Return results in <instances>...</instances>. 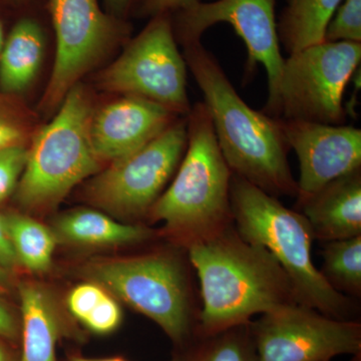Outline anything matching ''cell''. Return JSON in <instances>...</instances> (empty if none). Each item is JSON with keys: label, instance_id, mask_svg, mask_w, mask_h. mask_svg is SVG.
<instances>
[{"label": "cell", "instance_id": "1", "mask_svg": "<svg viewBox=\"0 0 361 361\" xmlns=\"http://www.w3.org/2000/svg\"><path fill=\"white\" fill-rule=\"evenodd\" d=\"M186 250L200 282L201 331L248 324L254 315L297 303L290 279L274 256L244 239L234 224Z\"/></svg>", "mask_w": 361, "mask_h": 361}, {"label": "cell", "instance_id": "2", "mask_svg": "<svg viewBox=\"0 0 361 361\" xmlns=\"http://www.w3.org/2000/svg\"><path fill=\"white\" fill-rule=\"evenodd\" d=\"M183 47V56L203 92L218 145L233 174L275 198L297 197L281 118L251 109L201 42Z\"/></svg>", "mask_w": 361, "mask_h": 361}, {"label": "cell", "instance_id": "3", "mask_svg": "<svg viewBox=\"0 0 361 361\" xmlns=\"http://www.w3.org/2000/svg\"><path fill=\"white\" fill-rule=\"evenodd\" d=\"M230 201L237 231L274 256L290 279L297 303L336 319L356 320L355 301L332 288L313 263L314 235L302 213L235 174Z\"/></svg>", "mask_w": 361, "mask_h": 361}, {"label": "cell", "instance_id": "4", "mask_svg": "<svg viewBox=\"0 0 361 361\" xmlns=\"http://www.w3.org/2000/svg\"><path fill=\"white\" fill-rule=\"evenodd\" d=\"M187 148L171 186L148 215L163 221L184 248L234 224L230 201L232 171L218 145L204 103L188 114Z\"/></svg>", "mask_w": 361, "mask_h": 361}, {"label": "cell", "instance_id": "5", "mask_svg": "<svg viewBox=\"0 0 361 361\" xmlns=\"http://www.w3.org/2000/svg\"><path fill=\"white\" fill-rule=\"evenodd\" d=\"M92 99L80 84L66 94L51 123L33 135L16 200L27 210L58 205L78 184L97 174L102 163L92 149Z\"/></svg>", "mask_w": 361, "mask_h": 361}, {"label": "cell", "instance_id": "6", "mask_svg": "<svg viewBox=\"0 0 361 361\" xmlns=\"http://www.w3.org/2000/svg\"><path fill=\"white\" fill-rule=\"evenodd\" d=\"M82 274L156 322L177 346L198 327L189 275L175 254L94 259L82 266Z\"/></svg>", "mask_w": 361, "mask_h": 361}, {"label": "cell", "instance_id": "7", "mask_svg": "<svg viewBox=\"0 0 361 361\" xmlns=\"http://www.w3.org/2000/svg\"><path fill=\"white\" fill-rule=\"evenodd\" d=\"M56 59L42 102V111L56 110L87 71L128 39L127 20L106 13L97 0H47Z\"/></svg>", "mask_w": 361, "mask_h": 361}, {"label": "cell", "instance_id": "8", "mask_svg": "<svg viewBox=\"0 0 361 361\" xmlns=\"http://www.w3.org/2000/svg\"><path fill=\"white\" fill-rule=\"evenodd\" d=\"M97 82L108 92L142 97L175 115L188 116L192 108L187 63L178 49L171 16L151 18L120 58L101 73Z\"/></svg>", "mask_w": 361, "mask_h": 361}, {"label": "cell", "instance_id": "9", "mask_svg": "<svg viewBox=\"0 0 361 361\" xmlns=\"http://www.w3.org/2000/svg\"><path fill=\"white\" fill-rule=\"evenodd\" d=\"M361 59V42H322L285 59L280 82L282 120L341 126L342 99Z\"/></svg>", "mask_w": 361, "mask_h": 361}, {"label": "cell", "instance_id": "10", "mask_svg": "<svg viewBox=\"0 0 361 361\" xmlns=\"http://www.w3.org/2000/svg\"><path fill=\"white\" fill-rule=\"evenodd\" d=\"M187 142V121H175L146 146L113 161L90 180L87 199L118 217L147 215L179 167Z\"/></svg>", "mask_w": 361, "mask_h": 361}, {"label": "cell", "instance_id": "11", "mask_svg": "<svg viewBox=\"0 0 361 361\" xmlns=\"http://www.w3.org/2000/svg\"><path fill=\"white\" fill-rule=\"evenodd\" d=\"M258 361H331L360 355L361 324L294 303L250 322Z\"/></svg>", "mask_w": 361, "mask_h": 361}, {"label": "cell", "instance_id": "12", "mask_svg": "<svg viewBox=\"0 0 361 361\" xmlns=\"http://www.w3.org/2000/svg\"><path fill=\"white\" fill-rule=\"evenodd\" d=\"M172 18L176 40L182 45L201 42L210 26L227 23L245 42L248 66H264L268 78L266 114L278 118L280 114V82L284 61L282 58L275 18V0H218L198 2Z\"/></svg>", "mask_w": 361, "mask_h": 361}, {"label": "cell", "instance_id": "13", "mask_svg": "<svg viewBox=\"0 0 361 361\" xmlns=\"http://www.w3.org/2000/svg\"><path fill=\"white\" fill-rule=\"evenodd\" d=\"M289 148L299 161L297 201L361 169V130L346 126L282 120Z\"/></svg>", "mask_w": 361, "mask_h": 361}, {"label": "cell", "instance_id": "14", "mask_svg": "<svg viewBox=\"0 0 361 361\" xmlns=\"http://www.w3.org/2000/svg\"><path fill=\"white\" fill-rule=\"evenodd\" d=\"M165 106L134 96H123L94 111L90 125L92 149L101 163L120 160L146 146L175 122Z\"/></svg>", "mask_w": 361, "mask_h": 361}, {"label": "cell", "instance_id": "15", "mask_svg": "<svg viewBox=\"0 0 361 361\" xmlns=\"http://www.w3.org/2000/svg\"><path fill=\"white\" fill-rule=\"evenodd\" d=\"M28 0L18 7V18L7 33L0 52V90L4 94L25 92L39 75L47 42L44 16L47 6Z\"/></svg>", "mask_w": 361, "mask_h": 361}, {"label": "cell", "instance_id": "16", "mask_svg": "<svg viewBox=\"0 0 361 361\" xmlns=\"http://www.w3.org/2000/svg\"><path fill=\"white\" fill-rule=\"evenodd\" d=\"M314 238L329 242L361 235V169L341 176L297 201Z\"/></svg>", "mask_w": 361, "mask_h": 361}, {"label": "cell", "instance_id": "17", "mask_svg": "<svg viewBox=\"0 0 361 361\" xmlns=\"http://www.w3.org/2000/svg\"><path fill=\"white\" fill-rule=\"evenodd\" d=\"M20 299V361H58L56 348L65 326L49 292L33 282L18 286Z\"/></svg>", "mask_w": 361, "mask_h": 361}, {"label": "cell", "instance_id": "18", "mask_svg": "<svg viewBox=\"0 0 361 361\" xmlns=\"http://www.w3.org/2000/svg\"><path fill=\"white\" fill-rule=\"evenodd\" d=\"M58 242L82 247H114L142 243L153 231L142 225L122 224L94 210L65 213L52 228Z\"/></svg>", "mask_w": 361, "mask_h": 361}, {"label": "cell", "instance_id": "19", "mask_svg": "<svg viewBox=\"0 0 361 361\" xmlns=\"http://www.w3.org/2000/svg\"><path fill=\"white\" fill-rule=\"evenodd\" d=\"M342 0H298L289 4L277 25L278 37L294 54L324 42L325 30Z\"/></svg>", "mask_w": 361, "mask_h": 361}, {"label": "cell", "instance_id": "20", "mask_svg": "<svg viewBox=\"0 0 361 361\" xmlns=\"http://www.w3.org/2000/svg\"><path fill=\"white\" fill-rule=\"evenodd\" d=\"M178 346L180 353L172 361H258L250 323L210 334L197 327Z\"/></svg>", "mask_w": 361, "mask_h": 361}, {"label": "cell", "instance_id": "21", "mask_svg": "<svg viewBox=\"0 0 361 361\" xmlns=\"http://www.w3.org/2000/svg\"><path fill=\"white\" fill-rule=\"evenodd\" d=\"M4 220L20 266L37 274L51 269L56 240L52 229L23 214H4Z\"/></svg>", "mask_w": 361, "mask_h": 361}, {"label": "cell", "instance_id": "22", "mask_svg": "<svg viewBox=\"0 0 361 361\" xmlns=\"http://www.w3.org/2000/svg\"><path fill=\"white\" fill-rule=\"evenodd\" d=\"M322 276L330 286L345 296H361V235L325 242Z\"/></svg>", "mask_w": 361, "mask_h": 361}, {"label": "cell", "instance_id": "23", "mask_svg": "<svg viewBox=\"0 0 361 361\" xmlns=\"http://www.w3.org/2000/svg\"><path fill=\"white\" fill-rule=\"evenodd\" d=\"M324 42H361V0H344L330 20Z\"/></svg>", "mask_w": 361, "mask_h": 361}, {"label": "cell", "instance_id": "24", "mask_svg": "<svg viewBox=\"0 0 361 361\" xmlns=\"http://www.w3.org/2000/svg\"><path fill=\"white\" fill-rule=\"evenodd\" d=\"M32 134V120L16 104L0 99V149L23 145Z\"/></svg>", "mask_w": 361, "mask_h": 361}, {"label": "cell", "instance_id": "25", "mask_svg": "<svg viewBox=\"0 0 361 361\" xmlns=\"http://www.w3.org/2000/svg\"><path fill=\"white\" fill-rule=\"evenodd\" d=\"M28 148L23 145L0 149V203L16 191L25 168Z\"/></svg>", "mask_w": 361, "mask_h": 361}, {"label": "cell", "instance_id": "26", "mask_svg": "<svg viewBox=\"0 0 361 361\" xmlns=\"http://www.w3.org/2000/svg\"><path fill=\"white\" fill-rule=\"evenodd\" d=\"M122 318L120 304L108 292L103 300L85 318L82 324L94 334H109L118 329L122 323Z\"/></svg>", "mask_w": 361, "mask_h": 361}, {"label": "cell", "instance_id": "27", "mask_svg": "<svg viewBox=\"0 0 361 361\" xmlns=\"http://www.w3.org/2000/svg\"><path fill=\"white\" fill-rule=\"evenodd\" d=\"M106 294L108 291L101 285L87 282L78 285L68 293L66 305L71 314L82 323Z\"/></svg>", "mask_w": 361, "mask_h": 361}, {"label": "cell", "instance_id": "28", "mask_svg": "<svg viewBox=\"0 0 361 361\" xmlns=\"http://www.w3.org/2000/svg\"><path fill=\"white\" fill-rule=\"evenodd\" d=\"M201 0H135V13L142 18L174 16L200 2Z\"/></svg>", "mask_w": 361, "mask_h": 361}, {"label": "cell", "instance_id": "29", "mask_svg": "<svg viewBox=\"0 0 361 361\" xmlns=\"http://www.w3.org/2000/svg\"><path fill=\"white\" fill-rule=\"evenodd\" d=\"M20 314L0 290V337L11 344L20 341Z\"/></svg>", "mask_w": 361, "mask_h": 361}, {"label": "cell", "instance_id": "30", "mask_svg": "<svg viewBox=\"0 0 361 361\" xmlns=\"http://www.w3.org/2000/svg\"><path fill=\"white\" fill-rule=\"evenodd\" d=\"M0 266L11 273H13V271L20 266L7 234L4 216L1 214H0Z\"/></svg>", "mask_w": 361, "mask_h": 361}, {"label": "cell", "instance_id": "31", "mask_svg": "<svg viewBox=\"0 0 361 361\" xmlns=\"http://www.w3.org/2000/svg\"><path fill=\"white\" fill-rule=\"evenodd\" d=\"M135 0H104V11L111 16L126 20L133 9Z\"/></svg>", "mask_w": 361, "mask_h": 361}, {"label": "cell", "instance_id": "32", "mask_svg": "<svg viewBox=\"0 0 361 361\" xmlns=\"http://www.w3.org/2000/svg\"><path fill=\"white\" fill-rule=\"evenodd\" d=\"M13 273L0 266V290L4 293L11 291L13 288Z\"/></svg>", "mask_w": 361, "mask_h": 361}, {"label": "cell", "instance_id": "33", "mask_svg": "<svg viewBox=\"0 0 361 361\" xmlns=\"http://www.w3.org/2000/svg\"><path fill=\"white\" fill-rule=\"evenodd\" d=\"M9 344L0 337V361H20L9 348Z\"/></svg>", "mask_w": 361, "mask_h": 361}, {"label": "cell", "instance_id": "34", "mask_svg": "<svg viewBox=\"0 0 361 361\" xmlns=\"http://www.w3.org/2000/svg\"><path fill=\"white\" fill-rule=\"evenodd\" d=\"M6 23H4L2 16H0V52H1L4 42H6Z\"/></svg>", "mask_w": 361, "mask_h": 361}, {"label": "cell", "instance_id": "35", "mask_svg": "<svg viewBox=\"0 0 361 361\" xmlns=\"http://www.w3.org/2000/svg\"><path fill=\"white\" fill-rule=\"evenodd\" d=\"M71 361H129L122 357L104 358V360H90V358L80 357V356H73Z\"/></svg>", "mask_w": 361, "mask_h": 361}, {"label": "cell", "instance_id": "36", "mask_svg": "<svg viewBox=\"0 0 361 361\" xmlns=\"http://www.w3.org/2000/svg\"><path fill=\"white\" fill-rule=\"evenodd\" d=\"M7 1H8L13 7H16V8H18V7L23 6V4L28 1V0H7Z\"/></svg>", "mask_w": 361, "mask_h": 361}, {"label": "cell", "instance_id": "37", "mask_svg": "<svg viewBox=\"0 0 361 361\" xmlns=\"http://www.w3.org/2000/svg\"><path fill=\"white\" fill-rule=\"evenodd\" d=\"M298 1V0H288V6L289 4H294L295 2Z\"/></svg>", "mask_w": 361, "mask_h": 361}]
</instances>
